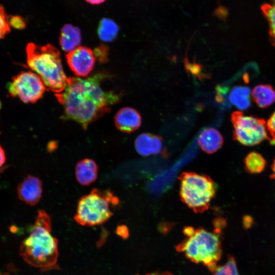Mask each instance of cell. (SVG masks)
Instances as JSON below:
<instances>
[{
	"mask_svg": "<svg viewBox=\"0 0 275 275\" xmlns=\"http://www.w3.org/2000/svg\"><path fill=\"white\" fill-rule=\"evenodd\" d=\"M108 74L100 72L87 77H70L64 90L56 97L63 105L64 120H73L86 129L109 112L120 100L121 95L103 89L101 83Z\"/></svg>",
	"mask_w": 275,
	"mask_h": 275,
	"instance_id": "1",
	"label": "cell"
},
{
	"mask_svg": "<svg viewBox=\"0 0 275 275\" xmlns=\"http://www.w3.org/2000/svg\"><path fill=\"white\" fill-rule=\"evenodd\" d=\"M50 217L40 210L29 235L22 242L19 254L28 264L42 270L56 266L58 240L51 233Z\"/></svg>",
	"mask_w": 275,
	"mask_h": 275,
	"instance_id": "2",
	"label": "cell"
},
{
	"mask_svg": "<svg viewBox=\"0 0 275 275\" xmlns=\"http://www.w3.org/2000/svg\"><path fill=\"white\" fill-rule=\"evenodd\" d=\"M28 66L41 78L46 87L58 94L67 85L59 50L50 44L39 45L29 43L26 47Z\"/></svg>",
	"mask_w": 275,
	"mask_h": 275,
	"instance_id": "3",
	"label": "cell"
},
{
	"mask_svg": "<svg viewBox=\"0 0 275 275\" xmlns=\"http://www.w3.org/2000/svg\"><path fill=\"white\" fill-rule=\"evenodd\" d=\"M118 203V198L109 189L94 188L79 200L74 219L82 226L101 225L112 217V207Z\"/></svg>",
	"mask_w": 275,
	"mask_h": 275,
	"instance_id": "4",
	"label": "cell"
},
{
	"mask_svg": "<svg viewBox=\"0 0 275 275\" xmlns=\"http://www.w3.org/2000/svg\"><path fill=\"white\" fill-rule=\"evenodd\" d=\"M219 234L218 231L215 233L198 229L187 239L179 244L177 250L184 252L191 261L201 263L213 271L222 254Z\"/></svg>",
	"mask_w": 275,
	"mask_h": 275,
	"instance_id": "5",
	"label": "cell"
},
{
	"mask_svg": "<svg viewBox=\"0 0 275 275\" xmlns=\"http://www.w3.org/2000/svg\"><path fill=\"white\" fill-rule=\"evenodd\" d=\"M181 200L196 213L207 210L216 191L210 177L195 172H183L179 177Z\"/></svg>",
	"mask_w": 275,
	"mask_h": 275,
	"instance_id": "6",
	"label": "cell"
},
{
	"mask_svg": "<svg viewBox=\"0 0 275 275\" xmlns=\"http://www.w3.org/2000/svg\"><path fill=\"white\" fill-rule=\"evenodd\" d=\"M233 139L245 146H254L264 140L270 141L266 121L235 111L231 114Z\"/></svg>",
	"mask_w": 275,
	"mask_h": 275,
	"instance_id": "7",
	"label": "cell"
},
{
	"mask_svg": "<svg viewBox=\"0 0 275 275\" xmlns=\"http://www.w3.org/2000/svg\"><path fill=\"white\" fill-rule=\"evenodd\" d=\"M10 95L25 103H34L41 99L46 87L40 77L32 71H21L12 77L7 86Z\"/></svg>",
	"mask_w": 275,
	"mask_h": 275,
	"instance_id": "8",
	"label": "cell"
},
{
	"mask_svg": "<svg viewBox=\"0 0 275 275\" xmlns=\"http://www.w3.org/2000/svg\"><path fill=\"white\" fill-rule=\"evenodd\" d=\"M67 64L72 71L77 76L86 77L93 70L95 56L90 48L78 46L66 55Z\"/></svg>",
	"mask_w": 275,
	"mask_h": 275,
	"instance_id": "9",
	"label": "cell"
},
{
	"mask_svg": "<svg viewBox=\"0 0 275 275\" xmlns=\"http://www.w3.org/2000/svg\"><path fill=\"white\" fill-rule=\"evenodd\" d=\"M17 190L20 200L30 205H35L42 197V181L37 177L28 175L18 184Z\"/></svg>",
	"mask_w": 275,
	"mask_h": 275,
	"instance_id": "10",
	"label": "cell"
},
{
	"mask_svg": "<svg viewBox=\"0 0 275 275\" xmlns=\"http://www.w3.org/2000/svg\"><path fill=\"white\" fill-rule=\"evenodd\" d=\"M114 122L120 131L130 133L140 127L142 119L140 113L135 109L125 107L117 112L114 117Z\"/></svg>",
	"mask_w": 275,
	"mask_h": 275,
	"instance_id": "11",
	"label": "cell"
},
{
	"mask_svg": "<svg viewBox=\"0 0 275 275\" xmlns=\"http://www.w3.org/2000/svg\"><path fill=\"white\" fill-rule=\"evenodd\" d=\"M134 146L139 154L143 156H148L161 152L162 140L159 136L149 133H143L136 138Z\"/></svg>",
	"mask_w": 275,
	"mask_h": 275,
	"instance_id": "12",
	"label": "cell"
},
{
	"mask_svg": "<svg viewBox=\"0 0 275 275\" xmlns=\"http://www.w3.org/2000/svg\"><path fill=\"white\" fill-rule=\"evenodd\" d=\"M98 167L96 162L90 158L79 161L76 165L75 174L76 180L81 185L89 186L97 178Z\"/></svg>",
	"mask_w": 275,
	"mask_h": 275,
	"instance_id": "13",
	"label": "cell"
},
{
	"mask_svg": "<svg viewBox=\"0 0 275 275\" xmlns=\"http://www.w3.org/2000/svg\"><path fill=\"white\" fill-rule=\"evenodd\" d=\"M198 143L203 151L212 154L222 147L223 138L217 129L210 127L202 131L199 136Z\"/></svg>",
	"mask_w": 275,
	"mask_h": 275,
	"instance_id": "14",
	"label": "cell"
},
{
	"mask_svg": "<svg viewBox=\"0 0 275 275\" xmlns=\"http://www.w3.org/2000/svg\"><path fill=\"white\" fill-rule=\"evenodd\" d=\"M81 34L78 28L70 24H66L62 28L59 38L62 49L70 52L77 47L81 42Z\"/></svg>",
	"mask_w": 275,
	"mask_h": 275,
	"instance_id": "15",
	"label": "cell"
},
{
	"mask_svg": "<svg viewBox=\"0 0 275 275\" xmlns=\"http://www.w3.org/2000/svg\"><path fill=\"white\" fill-rule=\"evenodd\" d=\"M254 101L260 108L268 107L275 102V91L268 85H260L256 86L252 91Z\"/></svg>",
	"mask_w": 275,
	"mask_h": 275,
	"instance_id": "16",
	"label": "cell"
},
{
	"mask_svg": "<svg viewBox=\"0 0 275 275\" xmlns=\"http://www.w3.org/2000/svg\"><path fill=\"white\" fill-rule=\"evenodd\" d=\"M250 89L246 86H235L229 95L230 102L240 109L245 110L250 106Z\"/></svg>",
	"mask_w": 275,
	"mask_h": 275,
	"instance_id": "17",
	"label": "cell"
},
{
	"mask_svg": "<svg viewBox=\"0 0 275 275\" xmlns=\"http://www.w3.org/2000/svg\"><path fill=\"white\" fill-rule=\"evenodd\" d=\"M119 31L117 23L109 18L102 19L99 24L97 33L99 38L105 42L116 39Z\"/></svg>",
	"mask_w": 275,
	"mask_h": 275,
	"instance_id": "18",
	"label": "cell"
},
{
	"mask_svg": "<svg viewBox=\"0 0 275 275\" xmlns=\"http://www.w3.org/2000/svg\"><path fill=\"white\" fill-rule=\"evenodd\" d=\"M266 160L263 156L255 151L249 153L244 160L246 170L251 174L261 173L266 166Z\"/></svg>",
	"mask_w": 275,
	"mask_h": 275,
	"instance_id": "19",
	"label": "cell"
},
{
	"mask_svg": "<svg viewBox=\"0 0 275 275\" xmlns=\"http://www.w3.org/2000/svg\"><path fill=\"white\" fill-rule=\"evenodd\" d=\"M261 10L269 23V34L271 42L275 45V2L263 5Z\"/></svg>",
	"mask_w": 275,
	"mask_h": 275,
	"instance_id": "20",
	"label": "cell"
},
{
	"mask_svg": "<svg viewBox=\"0 0 275 275\" xmlns=\"http://www.w3.org/2000/svg\"><path fill=\"white\" fill-rule=\"evenodd\" d=\"M214 275H239L234 257L229 255L226 263L216 266L213 271Z\"/></svg>",
	"mask_w": 275,
	"mask_h": 275,
	"instance_id": "21",
	"label": "cell"
},
{
	"mask_svg": "<svg viewBox=\"0 0 275 275\" xmlns=\"http://www.w3.org/2000/svg\"><path fill=\"white\" fill-rule=\"evenodd\" d=\"M10 25L9 22V16L4 8L0 5V39H3L10 32Z\"/></svg>",
	"mask_w": 275,
	"mask_h": 275,
	"instance_id": "22",
	"label": "cell"
},
{
	"mask_svg": "<svg viewBox=\"0 0 275 275\" xmlns=\"http://www.w3.org/2000/svg\"><path fill=\"white\" fill-rule=\"evenodd\" d=\"M9 22L11 27L16 29L22 30L26 26L25 20L20 16H9Z\"/></svg>",
	"mask_w": 275,
	"mask_h": 275,
	"instance_id": "23",
	"label": "cell"
},
{
	"mask_svg": "<svg viewBox=\"0 0 275 275\" xmlns=\"http://www.w3.org/2000/svg\"><path fill=\"white\" fill-rule=\"evenodd\" d=\"M267 127L270 137V143L275 145V112L267 122Z\"/></svg>",
	"mask_w": 275,
	"mask_h": 275,
	"instance_id": "24",
	"label": "cell"
},
{
	"mask_svg": "<svg viewBox=\"0 0 275 275\" xmlns=\"http://www.w3.org/2000/svg\"><path fill=\"white\" fill-rule=\"evenodd\" d=\"M95 56L100 62H105L107 59V48L104 45H101L95 48L94 51Z\"/></svg>",
	"mask_w": 275,
	"mask_h": 275,
	"instance_id": "25",
	"label": "cell"
},
{
	"mask_svg": "<svg viewBox=\"0 0 275 275\" xmlns=\"http://www.w3.org/2000/svg\"><path fill=\"white\" fill-rule=\"evenodd\" d=\"M116 233L123 238H127L129 235L128 228L124 225H120L117 227Z\"/></svg>",
	"mask_w": 275,
	"mask_h": 275,
	"instance_id": "26",
	"label": "cell"
},
{
	"mask_svg": "<svg viewBox=\"0 0 275 275\" xmlns=\"http://www.w3.org/2000/svg\"><path fill=\"white\" fill-rule=\"evenodd\" d=\"M6 161V156L5 151L0 145V168L4 164Z\"/></svg>",
	"mask_w": 275,
	"mask_h": 275,
	"instance_id": "27",
	"label": "cell"
},
{
	"mask_svg": "<svg viewBox=\"0 0 275 275\" xmlns=\"http://www.w3.org/2000/svg\"><path fill=\"white\" fill-rule=\"evenodd\" d=\"M194 229L190 227H187L184 228L183 230V232L188 237L191 236L194 233Z\"/></svg>",
	"mask_w": 275,
	"mask_h": 275,
	"instance_id": "28",
	"label": "cell"
},
{
	"mask_svg": "<svg viewBox=\"0 0 275 275\" xmlns=\"http://www.w3.org/2000/svg\"><path fill=\"white\" fill-rule=\"evenodd\" d=\"M243 222H244V225L247 228L248 226H250L251 225L252 222V218L250 216H246L243 218Z\"/></svg>",
	"mask_w": 275,
	"mask_h": 275,
	"instance_id": "29",
	"label": "cell"
},
{
	"mask_svg": "<svg viewBox=\"0 0 275 275\" xmlns=\"http://www.w3.org/2000/svg\"><path fill=\"white\" fill-rule=\"evenodd\" d=\"M146 275H173L171 273L166 271V272H154L152 273H148Z\"/></svg>",
	"mask_w": 275,
	"mask_h": 275,
	"instance_id": "30",
	"label": "cell"
},
{
	"mask_svg": "<svg viewBox=\"0 0 275 275\" xmlns=\"http://www.w3.org/2000/svg\"><path fill=\"white\" fill-rule=\"evenodd\" d=\"M86 1L89 3H90L93 5H96V4H100L104 2L106 0H86Z\"/></svg>",
	"mask_w": 275,
	"mask_h": 275,
	"instance_id": "31",
	"label": "cell"
},
{
	"mask_svg": "<svg viewBox=\"0 0 275 275\" xmlns=\"http://www.w3.org/2000/svg\"><path fill=\"white\" fill-rule=\"evenodd\" d=\"M272 173L271 174V178L273 179L275 181V158L273 160L272 165Z\"/></svg>",
	"mask_w": 275,
	"mask_h": 275,
	"instance_id": "32",
	"label": "cell"
},
{
	"mask_svg": "<svg viewBox=\"0 0 275 275\" xmlns=\"http://www.w3.org/2000/svg\"><path fill=\"white\" fill-rule=\"evenodd\" d=\"M1 103L0 102V108H1ZM0 134H1V131H0Z\"/></svg>",
	"mask_w": 275,
	"mask_h": 275,
	"instance_id": "33",
	"label": "cell"
}]
</instances>
